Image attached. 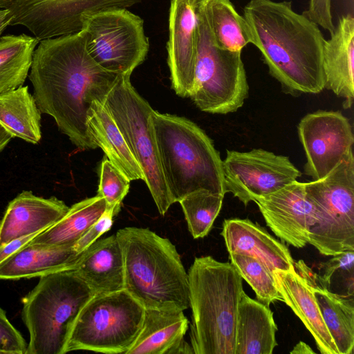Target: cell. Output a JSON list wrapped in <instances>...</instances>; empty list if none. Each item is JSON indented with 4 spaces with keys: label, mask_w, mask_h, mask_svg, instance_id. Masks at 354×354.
Segmentation results:
<instances>
[{
    "label": "cell",
    "mask_w": 354,
    "mask_h": 354,
    "mask_svg": "<svg viewBox=\"0 0 354 354\" xmlns=\"http://www.w3.org/2000/svg\"><path fill=\"white\" fill-rule=\"evenodd\" d=\"M119 75L100 67L89 55L83 30L40 40L28 77L39 111L80 150L95 149L87 114L93 101L102 102Z\"/></svg>",
    "instance_id": "obj_1"
},
{
    "label": "cell",
    "mask_w": 354,
    "mask_h": 354,
    "mask_svg": "<svg viewBox=\"0 0 354 354\" xmlns=\"http://www.w3.org/2000/svg\"><path fill=\"white\" fill-rule=\"evenodd\" d=\"M250 44L286 93L316 94L325 88V38L319 26L288 1L250 0L243 8Z\"/></svg>",
    "instance_id": "obj_2"
},
{
    "label": "cell",
    "mask_w": 354,
    "mask_h": 354,
    "mask_svg": "<svg viewBox=\"0 0 354 354\" xmlns=\"http://www.w3.org/2000/svg\"><path fill=\"white\" fill-rule=\"evenodd\" d=\"M187 273L194 354H234L241 276L211 256L196 257Z\"/></svg>",
    "instance_id": "obj_3"
},
{
    "label": "cell",
    "mask_w": 354,
    "mask_h": 354,
    "mask_svg": "<svg viewBox=\"0 0 354 354\" xmlns=\"http://www.w3.org/2000/svg\"><path fill=\"white\" fill-rule=\"evenodd\" d=\"M122 248L124 289L145 309L189 308L188 273L175 245L148 228L126 227L115 234Z\"/></svg>",
    "instance_id": "obj_4"
},
{
    "label": "cell",
    "mask_w": 354,
    "mask_h": 354,
    "mask_svg": "<svg viewBox=\"0 0 354 354\" xmlns=\"http://www.w3.org/2000/svg\"><path fill=\"white\" fill-rule=\"evenodd\" d=\"M162 174L174 203L201 189L224 195L223 160L195 123L174 115L151 114Z\"/></svg>",
    "instance_id": "obj_5"
},
{
    "label": "cell",
    "mask_w": 354,
    "mask_h": 354,
    "mask_svg": "<svg viewBox=\"0 0 354 354\" xmlns=\"http://www.w3.org/2000/svg\"><path fill=\"white\" fill-rule=\"evenodd\" d=\"M95 294L74 269L40 277L22 299L30 334L26 354H64L79 313Z\"/></svg>",
    "instance_id": "obj_6"
},
{
    "label": "cell",
    "mask_w": 354,
    "mask_h": 354,
    "mask_svg": "<svg viewBox=\"0 0 354 354\" xmlns=\"http://www.w3.org/2000/svg\"><path fill=\"white\" fill-rule=\"evenodd\" d=\"M145 310L125 289L95 294L79 313L65 353L90 351L127 354L140 332Z\"/></svg>",
    "instance_id": "obj_7"
},
{
    "label": "cell",
    "mask_w": 354,
    "mask_h": 354,
    "mask_svg": "<svg viewBox=\"0 0 354 354\" xmlns=\"http://www.w3.org/2000/svg\"><path fill=\"white\" fill-rule=\"evenodd\" d=\"M196 12V57L194 84L189 97L204 112H236L249 94L241 52L225 50L214 44L201 0L198 1Z\"/></svg>",
    "instance_id": "obj_8"
},
{
    "label": "cell",
    "mask_w": 354,
    "mask_h": 354,
    "mask_svg": "<svg viewBox=\"0 0 354 354\" xmlns=\"http://www.w3.org/2000/svg\"><path fill=\"white\" fill-rule=\"evenodd\" d=\"M130 76L119 75L102 104L118 127L143 172L159 213L164 216L174 202L160 165L151 119L153 109L133 88Z\"/></svg>",
    "instance_id": "obj_9"
},
{
    "label": "cell",
    "mask_w": 354,
    "mask_h": 354,
    "mask_svg": "<svg viewBox=\"0 0 354 354\" xmlns=\"http://www.w3.org/2000/svg\"><path fill=\"white\" fill-rule=\"evenodd\" d=\"M317 221L308 243L324 256L354 251V157L350 152L325 177L305 183Z\"/></svg>",
    "instance_id": "obj_10"
},
{
    "label": "cell",
    "mask_w": 354,
    "mask_h": 354,
    "mask_svg": "<svg viewBox=\"0 0 354 354\" xmlns=\"http://www.w3.org/2000/svg\"><path fill=\"white\" fill-rule=\"evenodd\" d=\"M87 50L104 70L131 75L147 55L149 43L142 18L126 8L97 12L83 22Z\"/></svg>",
    "instance_id": "obj_11"
},
{
    "label": "cell",
    "mask_w": 354,
    "mask_h": 354,
    "mask_svg": "<svg viewBox=\"0 0 354 354\" xmlns=\"http://www.w3.org/2000/svg\"><path fill=\"white\" fill-rule=\"evenodd\" d=\"M141 0H0V9L13 17L10 26H21L39 41L81 30L84 21L102 10L128 8Z\"/></svg>",
    "instance_id": "obj_12"
},
{
    "label": "cell",
    "mask_w": 354,
    "mask_h": 354,
    "mask_svg": "<svg viewBox=\"0 0 354 354\" xmlns=\"http://www.w3.org/2000/svg\"><path fill=\"white\" fill-rule=\"evenodd\" d=\"M225 193L245 206L297 180L301 173L287 156L263 149L227 150L223 160Z\"/></svg>",
    "instance_id": "obj_13"
},
{
    "label": "cell",
    "mask_w": 354,
    "mask_h": 354,
    "mask_svg": "<svg viewBox=\"0 0 354 354\" xmlns=\"http://www.w3.org/2000/svg\"><path fill=\"white\" fill-rule=\"evenodd\" d=\"M297 129L306 156L304 173L314 180L327 176L353 151L352 127L341 111L308 113Z\"/></svg>",
    "instance_id": "obj_14"
},
{
    "label": "cell",
    "mask_w": 354,
    "mask_h": 354,
    "mask_svg": "<svg viewBox=\"0 0 354 354\" xmlns=\"http://www.w3.org/2000/svg\"><path fill=\"white\" fill-rule=\"evenodd\" d=\"M254 202L267 225L280 239L297 248L308 243L310 230L317 218L306 196L305 183L295 180Z\"/></svg>",
    "instance_id": "obj_15"
},
{
    "label": "cell",
    "mask_w": 354,
    "mask_h": 354,
    "mask_svg": "<svg viewBox=\"0 0 354 354\" xmlns=\"http://www.w3.org/2000/svg\"><path fill=\"white\" fill-rule=\"evenodd\" d=\"M198 0H171L169 15L167 64L171 87L189 97L194 84L197 47Z\"/></svg>",
    "instance_id": "obj_16"
},
{
    "label": "cell",
    "mask_w": 354,
    "mask_h": 354,
    "mask_svg": "<svg viewBox=\"0 0 354 354\" xmlns=\"http://www.w3.org/2000/svg\"><path fill=\"white\" fill-rule=\"evenodd\" d=\"M221 234L229 254L254 257L272 274L275 270L295 269L288 247L248 218L225 219Z\"/></svg>",
    "instance_id": "obj_17"
},
{
    "label": "cell",
    "mask_w": 354,
    "mask_h": 354,
    "mask_svg": "<svg viewBox=\"0 0 354 354\" xmlns=\"http://www.w3.org/2000/svg\"><path fill=\"white\" fill-rule=\"evenodd\" d=\"M55 196L44 198L24 191L8 204L0 220V247L19 237L40 233L58 221L68 210Z\"/></svg>",
    "instance_id": "obj_18"
},
{
    "label": "cell",
    "mask_w": 354,
    "mask_h": 354,
    "mask_svg": "<svg viewBox=\"0 0 354 354\" xmlns=\"http://www.w3.org/2000/svg\"><path fill=\"white\" fill-rule=\"evenodd\" d=\"M276 287L285 302L312 334L322 354H339L323 319L309 279L297 270L273 271Z\"/></svg>",
    "instance_id": "obj_19"
},
{
    "label": "cell",
    "mask_w": 354,
    "mask_h": 354,
    "mask_svg": "<svg viewBox=\"0 0 354 354\" xmlns=\"http://www.w3.org/2000/svg\"><path fill=\"white\" fill-rule=\"evenodd\" d=\"M325 88L344 98L346 108L354 97V18L342 16L323 48Z\"/></svg>",
    "instance_id": "obj_20"
},
{
    "label": "cell",
    "mask_w": 354,
    "mask_h": 354,
    "mask_svg": "<svg viewBox=\"0 0 354 354\" xmlns=\"http://www.w3.org/2000/svg\"><path fill=\"white\" fill-rule=\"evenodd\" d=\"M73 269L95 294L124 289L123 254L115 234L92 243Z\"/></svg>",
    "instance_id": "obj_21"
},
{
    "label": "cell",
    "mask_w": 354,
    "mask_h": 354,
    "mask_svg": "<svg viewBox=\"0 0 354 354\" xmlns=\"http://www.w3.org/2000/svg\"><path fill=\"white\" fill-rule=\"evenodd\" d=\"M295 268L310 281L324 323L339 354H353L354 348V302L351 295L335 293L322 285L307 265L300 260Z\"/></svg>",
    "instance_id": "obj_22"
},
{
    "label": "cell",
    "mask_w": 354,
    "mask_h": 354,
    "mask_svg": "<svg viewBox=\"0 0 354 354\" xmlns=\"http://www.w3.org/2000/svg\"><path fill=\"white\" fill-rule=\"evenodd\" d=\"M273 313L242 293L238 308L234 354H272L277 346Z\"/></svg>",
    "instance_id": "obj_23"
},
{
    "label": "cell",
    "mask_w": 354,
    "mask_h": 354,
    "mask_svg": "<svg viewBox=\"0 0 354 354\" xmlns=\"http://www.w3.org/2000/svg\"><path fill=\"white\" fill-rule=\"evenodd\" d=\"M81 253L73 248H46L27 243L0 263V280L40 277L73 269Z\"/></svg>",
    "instance_id": "obj_24"
},
{
    "label": "cell",
    "mask_w": 354,
    "mask_h": 354,
    "mask_svg": "<svg viewBox=\"0 0 354 354\" xmlns=\"http://www.w3.org/2000/svg\"><path fill=\"white\" fill-rule=\"evenodd\" d=\"M88 133L105 156L130 181L144 180L143 172L132 155L122 133L109 111L93 101L87 114Z\"/></svg>",
    "instance_id": "obj_25"
},
{
    "label": "cell",
    "mask_w": 354,
    "mask_h": 354,
    "mask_svg": "<svg viewBox=\"0 0 354 354\" xmlns=\"http://www.w3.org/2000/svg\"><path fill=\"white\" fill-rule=\"evenodd\" d=\"M106 209L104 198L96 195L73 205L55 224L35 236L28 243L46 248H73Z\"/></svg>",
    "instance_id": "obj_26"
},
{
    "label": "cell",
    "mask_w": 354,
    "mask_h": 354,
    "mask_svg": "<svg viewBox=\"0 0 354 354\" xmlns=\"http://www.w3.org/2000/svg\"><path fill=\"white\" fill-rule=\"evenodd\" d=\"M188 324L183 310L147 308L140 332L127 354H167L184 338Z\"/></svg>",
    "instance_id": "obj_27"
},
{
    "label": "cell",
    "mask_w": 354,
    "mask_h": 354,
    "mask_svg": "<svg viewBox=\"0 0 354 354\" xmlns=\"http://www.w3.org/2000/svg\"><path fill=\"white\" fill-rule=\"evenodd\" d=\"M41 111L27 86L0 95V124L12 137L37 144L41 138Z\"/></svg>",
    "instance_id": "obj_28"
},
{
    "label": "cell",
    "mask_w": 354,
    "mask_h": 354,
    "mask_svg": "<svg viewBox=\"0 0 354 354\" xmlns=\"http://www.w3.org/2000/svg\"><path fill=\"white\" fill-rule=\"evenodd\" d=\"M201 4L217 47L241 52L250 43L246 21L230 0H201Z\"/></svg>",
    "instance_id": "obj_29"
},
{
    "label": "cell",
    "mask_w": 354,
    "mask_h": 354,
    "mask_svg": "<svg viewBox=\"0 0 354 354\" xmlns=\"http://www.w3.org/2000/svg\"><path fill=\"white\" fill-rule=\"evenodd\" d=\"M39 41L26 34L0 37V95L24 84Z\"/></svg>",
    "instance_id": "obj_30"
},
{
    "label": "cell",
    "mask_w": 354,
    "mask_h": 354,
    "mask_svg": "<svg viewBox=\"0 0 354 354\" xmlns=\"http://www.w3.org/2000/svg\"><path fill=\"white\" fill-rule=\"evenodd\" d=\"M223 197L224 195L201 189L178 202L194 239L203 238L209 232L221 209Z\"/></svg>",
    "instance_id": "obj_31"
},
{
    "label": "cell",
    "mask_w": 354,
    "mask_h": 354,
    "mask_svg": "<svg viewBox=\"0 0 354 354\" xmlns=\"http://www.w3.org/2000/svg\"><path fill=\"white\" fill-rule=\"evenodd\" d=\"M229 259L242 279L253 289L257 301L268 307L275 301H283L273 274L259 261L249 255L232 253L229 254Z\"/></svg>",
    "instance_id": "obj_32"
},
{
    "label": "cell",
    "mask_w": 354,
    "mask_h": 354,
    "mask_svg": "<svg viewBox=\"0 0 354 354\" xmlns=\"http://www.w3.org/2000/svg\"><path fill=\"white\" fill-rule=\"evenodd\" d=\"M130 180L105 156L100 165L98 196L104 198L107 208L120 211L121 203L127 194Z\"/></svg>",
    "instance_id": "obj_33"
},
{
    "label": "cell",
    "mask_w": 354,
    "mask_h": 354,
    "mask_svg": "<svg viewBox=\"0 0 354 354\" xmlns=\"http://www.w3.org/2000/svg\"><path fill=\"white\" fill-rule=\"evenodd\" d=\"M28 344L0 308V353L26 354Z\"/></svg>",
    "instance_id": "obj_34"
},
{
    "label": "cell",
    "mask_w": 354,
    "mask_h": 354,
    "mask_svg": "<svg viewBox=\"0 0 354 354\" xmlns=\"http://www.w3.org/2000/svg\"><path fill=\"white\" fill-rule=\"evenodd\" d=\"M115 216L114 211L106 207L100 218L76 241L73 247V249L79 253L84 251L99 237L111 229Z\"/></svg>",
    "instance_id": "obj_35"
},
{
    "label": "cell",
    "mask_w": 354,
    "mask_h": 354,
    "mask_svg": "<svg viewBox=\"0 0 354 354\" xmlns=\"http://www.w3.org/2000/svg\"><path fill=\"white\" fill-rule=\"evenodd\" d=\"M333 258L320 265L322 272L316 273L320 283L328 288L330 277L339 271L353 270L354 251H346L332 256Z\"/></svg>",
    "instance_id": "obj_36"
},
{
    "label": "cell",
    "mask_w": 354,
    "mask_h": 354,
    "mask_svg": "<svg viewBox=\"0 0 354 354\" xmlns=\"http://www.w3.org/2000/svg\"><path fill=\"white\" fill-rule=\"evenodd\" d=\"M39 233H35L14 239L0 247V263L16 252L22 246L28 243Z\"/></svg>",
    "instance_id": "obj_37"
},
{
    "label": "cell",
    "mask_w": 354,
    "mask_h": 354,
    "mask_svg": "<svg viewBox=\"0 0 354 354\" xmlns=\"http://www.w3.org/2000/svg\"><path fill=\"white\" fill-rule=\"evenodd\" d=\"M194 353L193 349L184 338L173 346L167 354H191Z\"/></svg>",
    "instance_id": "obj_38"
},
{
    "label": "cell",
    "mask_w": 354,
    "mask_h": 354,
    "mask_svg": "<svg viewBox=\"0 0 354 354\" xmlns=\"http://www.w3.org/2000/svg\"><path fill=\"white\" fill-rule=\"evenodd\" d=\"M13 17L8 9H0V37L12 21Z\"/></svg>",
    "instance_id": "obj_39"
},
{
    "label": "cell",
    "mask_w": 354,
    "mask_h": 354,
    "mask_svg": "<svg viewBox=\"0 0 354 354\" xmlns=\"http://www.w3.org/2000/svg\"><path fill=\"white\" fill-rule=\"evenodd\" d=\"M290 353L312 354L315 353V351L308 344L301 341L295 346Z\"/></svg>",
    "instance_id": "obj_40"
},
{
    "label": "cell",
    "mask_w": 354,
    "mask_h": 354,
    "mask_svg": "<svg viewBox=\"0 0 354 354\" xmlns=\"http://www.w3.org/2000/svg\"><path fill=\"white\" fill-rule=\"evenodd\" d=\"M12 138V136L0 124V153Z\"/></svg>",
    "instance_id": "obj_41"
},
{
    "label": "cell",
    "mask_w": 354,
    "mask_h": 354,
    "mask_svg": "<svg viewBox=\"0 0 354 354\" xmlns=\"http://www.w3.org/2000/svg\"><path fill=\"white\" fill-rule=\"evenodd\" d=\"M315 1H324L326 0H315Z\"/></svg>",
    "instance_id": "obj_42"
}]
</instances>
